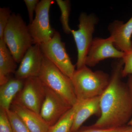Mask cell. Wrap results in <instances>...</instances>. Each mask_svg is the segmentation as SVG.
<instances>
[{"label": "cell", "instance_id": "obj_5", "mask_svg": "<svg viewBox=\"0 0 132 132\" xmlns=\"http://www.w3.org/2000/svg\"><path fill=\"white\" fill-rule=\"evenodd\" d=\"M78 29L71 30V34L75 41L78 59L76 66L77 69L86 65V58L93 40V34L95 26L98 22V19L94 14L81 13L79 17Z\"/></svg>", "mask_w": 132, "mask_h": 132}, {"label": "cell", "instance_id": "obj_9", "mask_svg": "<svg viewBox=\"0 0 132 132\" xmlns=\"http://www.w3.org/2000/svg\"><path fill=\"white\" fill-rule=\"evenodd\" d=\"M45 90V100L41 108L40 115L50 127L54 125L73 106L46 86Z\"/></svg>", "mask_w": 132, "mask_h": 132}, {"label": "cell", "instance_id": "obj_25", "mask_svg": "<svg viewBox=\"0 0 132 132\" xmlns=\"http://www.w3.org/2000/svg\"><path fill=\"white\" fill-rule=\"evenodd\" d=\"M126 84L130 93L132 102V75L128 76Z\"/></svg>", "mask_w": 132, "mask_h": 132}, {"label": "cell", "instance_id": "obj_3", "mask_svg": "<svg viewBox=\"0 0 132 132\" xmlns=\"http://www.w3.org/2000/svg\"><path fill=\"white\" fill-rule=\"evenodd\" d=\"M3 39L17 63L34 45L28 26L19 14L12 13Z\"/></svg>", "mask_w": 132, "mask_h": 132}, {"label": "cell", "instance_id": "obj_26", "mask_svg": "<svg viewBox=\"0 0 132 132\" xmlns=\"http://www.w3.org/2000/svg\"><path fill=\"white\" fill-rule=\"evenodd\" d=\"M128 125H131V126H132V118L129 122H128Z\"/></svg>", "mask_w": 132, "mask_h": 132}, {"label": "cell", "instance_id": "obj_23", "mask_svg": "<svg viewBox=\"0 0 132 132\" xmlns=\"http://www.w3.org/2000/svg\"><path fill=\"white\" fill-rule=\"evenodd\" d=\"M0 132H13L6 111L1 108Z\"/></svg>", "mask_w": 132, "mask_h": 132}, {"label": "cell", "instance_id": "obj_4", "mask_svg": "<svg viewBox=\"0 0 132 132\" xmlns=\"http://www.w3.org/2000/svg\"><path fill=\"white\" fill-rule=\"evenodd\" d=\"M38 77L43 84L73 106L78 102L70 78L64 74L43 55L42 66Z\"/></svg>", "mask_w": 132, "mask_h": 132}, {"label": "cell", "instance_id": "obj_14", "mask_svg": "<svg viewBox=\"0 0 132 132\" xmlns=\"http://www.w3.org/2000/svg\"><path fill=\"white\" fill-rule=\"evenodd\" d=\"M100 96L78 101V108L70 132L80 129L84 122L92 116L99 113L100 115Z\"/></svg>", "mask_w": 132, "mask_h": 132}, {"label": "cell", "instance_id": "obj_13", "mask_svg": "<svg viewBox=\"0 0 132 132\" xmlns=\"http://www.w3.org/2000/svg\"><path fill=\"white\" fill-rule=\"evenodd\" d=\"M10 109L20 117L31 132H48L50 126L40 114L13 102Z\"/></svg>", "mask_w": 132, "mask_h": 132}, {"label": "cell", "instance_id": "obj_22", "mask_svg": "<svg viewBox=\"0 0 132 132\" xmlns=\"http://www.w3.org/2000/svg\"><path fill=\"white\" fill-rule=\"evenodd\" d=\"M124 66L122 72V77H126L132 75V48L129 51L124 52L123 58Z\"/></svg>", "mask_w": 132, "mask_h": 132}, {"label": "cell", "instance_id": "obj_1", "mask_svg": "<svg viewBox=\"0 0 132 132\" xmlns=\"http://www.w3.org/2000/svg\"><path fill=\"white\" fill-rule=\"evenodd\" d=\"M123 66L122 59L114 63L109 83L100 98V117L93 126L120 127L131 119V99L126 83L121 80Z\"/></svg>", "mask_w": 132, "mask_h": 132}, {"label": "cell", "instance_id": "obj_2", "mask_svg": "<svg viewBox=\"0 0 132 132\" xmlns=\"http://www.w3.org/2000/svg\"><path fill=\"white\" fill-rule=\"evenodd\" d=\"M110 76L103 71H92L85 65L76 69L71 78L78 101L100 97L108 86Z\"/></svg>", "mask_w": 132, "mask_h": 132}, {"label": "cell", "instance_id": "obj_17", "mask_svg": "<svg viewBox=\"0 0 132 132\" xmlns=\"http://www.w3.org/2000/svg\"><path fill=\"white\" fill-rule=\"evenodd\" d=\"M78 106L77 103L54 125L50 126L48 132H70Z\"/></svg>", "mask_w": 132, "mask_h": 132}, {"label": "cell", "instance_id": "obj_15", "mask_svg": "<svg viewBox=\"0 0 132 132\" xmlns=\"http://www.w3.org/2000/svg\"><path fill=\"white\" fill-rule=\"evenodd\" d=\"M25 80L10 78L7 82L0 87L1 109L7 111L16 95L24 86Z\"/></svg>", "mask_w": 132, "mask_h": 132}, {"label": "cell", "instance_id": "obj_16", "mask_svg": "<svg viewBox=\"0 0 132 132\" xmlns=\"http://www.w3.org/2000/svg\"><path fill=\"white\" fill-rule=\"evenodd\" d=\"M16 63L3 39H0V86L8 81L10 75L15 73Z\"/></svg>", "mask_w": 132, "mask_h": 132}, {"label": "cell", "instance_id": "obj_11", "mask_svg": "<svg viewBox=\"0 0 132 132\" xmlns=\"http://www.w3.org/2000/svg\"><path fill=\"white\" fill-rule=\"evenodd\" d=\"M43 54L39 44L33 45L29 48L20 62V65L15 73V78L26 80L38 77L40 72Z\"/></svg>", "mask_w": 132, "mask_h": 132}, {"label": "cell", "instance_id": "obj_7", "mask_svg": "<svg viewBox=\"0 0 132 132\" xmlns=\"http://www.w3.org/2000/svg\"><path fill=\"white\" fill-rule=\"evenodd\" d=\"M40 45L44 56L71 79L76 70V65L71 61L60 33L56 31L50 40Z\"/></svg>", "mask_w": 132, "mask_h": 132}, {"label": "cell", "instance_id": "obj_6", "mask_svg": "<svg viewBox=\"0 0 132 132\" xmlns=\"http://www.w3.org/2000/svg\"><path fill=\"white\" fill-rule=\"evenodd\" d=\"M55 2L53 0H41L36 7L35 16L28 26L34 45H41L50 40L56 31L50 23V7Z\"/></svg>", "mask_w": 132, "mask_h": 132}, {"label": "cell", "instance_id": "obj_20", "mask_svg": "<svg viewBox=\"0 0 132 132\" xmlns=\"http://www.w3.org/2000/svg\"><path fill=\"white\" fill-rule=\"evenodd\" d=\"M7 113L13 132H31L21 118L11 109Z\"/></svg>", "mask_w": 132, "mask_h": 132}, {"label": "cell", "instance_id": "obj_8", "mask_svg": "<svg viewBox=\"0 0 132 132\" xmlns=\"http://www.w3.org/2000/svg\"><path fill=\"white\" fill-rule=\"evenodd\" d=\"M45 94V85L39 77L29 78L13 102L40 114Z\"/></svg>", "mask_w": 132, "mask_h": 132}, {"label": "cell", "instance_id": "obj_19", "mask_svg": "<svg viewBox=\"0 0 132 132\" xmlns=\"http://www.w3.org/2000/svg\"><path fill=\"white\" fill-rule=\"evenodd\" d=\"M73 132H132V126L127 125L113 128H98L93 126L83 127Z\"/></svg>", "mask_w": 132, "mask_h": 132}, {"label": "cell", "instance_id": "obj_24", "mask_svg": "<svg viewBox=\"0 0 132 132\" xmlns=\"http://www.w3.org/2000/svg\"><path fill=\"white\" fill-rule=\"evenodd\" d=\"M24 1L27 9L29 23H31L34 20V13L35 12L36 7L40 1L39 0H24Z\"/></svg>", "mask_w": 132, "mask_h": 132}, {"label": "cell", "instance_id": "obj_10", "mask_svg": "<svg viewBox=\"0 0 132 132\" xmlns=\"http://www.w3.org/2000/svg\"><path fill=\"white\" fill-rule=\"evenodd\" d=\"M124 52L114 46L113 39L111 36L106 39L94 38L86 58L85 65L94 67L106 59L123 58Z\"/></svg>", "mask_w": 132, "mask_h": 132}, {"label": "cell", "instance_id": "obj_21", "mask_svg": "<svg viewBox=\"0 0 132 132\" xmlns=\"http://www.w3.org/2000/svg\"><path fill=\"white\" fill-rule=\"evenodd\" d=\"M12 13L9 7L0 8V39H3L4 31Z\"/></svg>", "mask_w": 132, "mask_h": 132}, {"label": "cell", "instance_id": "obj_18", "mask_svg": "<svg viewBox=\"0 0 132 132\" xmlns=\"http://www.w3.org/2000/svg\"><path fill=\"white\" fill-rule=\"evenodd\" d=\"M56 2L61 12L60 21L63 31L67 34H70L72 30L69 25V16L71 11L70 1L56 0Z\"/></svg>", "mask_w": 132, "mask_h": 132}, {"label": "cell", "instance_id": "obj_12", "mask_svg": "<svg viewBox=\"0 0 132 132\" xmlns=\"http://www.w3.org/2000/svg\"><path fill=\"white\" fill-rule=\"evenodd\" d=\"M108 29L117 49L124 53L132 49V16L125 23L114 21L109 24Z\"/></svg>", "mask_w": 132, "mask_h": 132}]
</instances>
